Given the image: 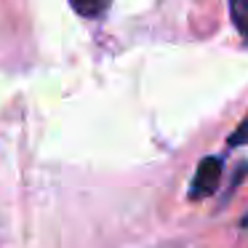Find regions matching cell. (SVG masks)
<instances>
[{
  "instance_id": "cell-1",
  "label": "cell",
  "mask_w": 248,
  "mask_h": 248,
  "mask_svg": "<svg viewBox=\"0 0 248 248\" xmlns=\"http://www.w3.org/2000/svg\"><path fill=\"white\" fill-rule=\"evenodd\" d=\"M219 176H221L219 157H205V160H200L198 171H195V179H192V187H189V198L200 200L203 195H211L216 189V184H219Z\"/></svg>"
},
{
  "instance_id": "cell-2",
  "label": "cell",
  "mask_w": 248,
  "mask_h": 248,
  "mask_svg": "<svg viewBox=\"0 0 248 248\" xmlns=\"http://www.w3.org/2000/svg\"><path fill=\"white\" fill-rule=\"evenodd\" d=\"M112 0H70V6L80 14L83 19H99L107 14Z\"/></svg>"
},
{
  "instance_id": "cell-3",
  "label": "cell",
  "mask_w": 248,
  "mask_h": 248,
  "mask_svg": "<svg viewBox=\"0 0 248 248\" xmlns=\"http://www.w3.org/2000/svg\"><path fill=\"white\" fill-rule=\"evenodd\" d=\"M230 16L235 30L248 40V0H230Z\"/></svg>"
},
{
  "instance_id": "cell-4",
  "label": "cell",
  "mask_w": 248,
  "mask_h": 248,
  "mask_svg": "<svg viewBox=\"0 0 248 248\" xmlns=\"http://www.w3.org/2000/svg\"><path fill=\"white\" fill-rule=\"evenodd\" d=\"M227 141H230V147H243V144H248V115L243 118V123L230 134V139H227Z\"/></svg>"
}]
</instances>
